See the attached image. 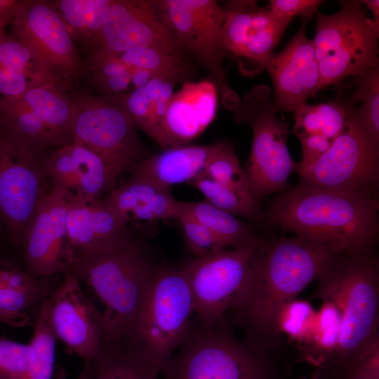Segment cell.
I'll return each instance as SVG.
<instances>
[{
	"instance_id": "cell-1",
	"label": "cell",
	"mask_w": 379,
	"mask_h": 379,
	"mask_svg": "<svg viewBox=\"0 0 379 379\" xmlns=\"http://www.w3.org/2000/svg\"><path fill=\"white\" fill-rule=\"evenodd\" d=\"M341 252L329 244L302 237L261 240L250 258V275L232 321L241 328L246 342L270 352L279 334L281 308L321 276Z\"/></svg>"
},
{
	"instance_id": "cell-2",
	"label": "cell",
	"mask_w": 379,
	"mask_h": 379,
	"mask_svg": "<svg viewBox=\"0 0 379 379\" xmlns=\"http://www.w3.org/2000/svg\"><path fill=\"white\" fill-rule=\"evenodd\" d=\"M375 196L299 185L279 195L268 221L285 232L352 253H372L379 232Z\"/></svg>"
},
{
	"instance_id": "cell-3",
	"label": "cell",
	"mask_w": 379,
	"mask_h": 379,
	"mask_svg": "<svg viewBox=\"0 0 379 379\" xmlns=\"http://www.w3.org/2000/svg\"><path fill=\"white\" fill-rule=\"evenodd\" d=\"M314 298L341 316L338 345L324 374L343 376L379 344V265L372 253L341 251L318 278Z\"/></svg>"
},
{
	"instance_id": "cell-4",
	"label": "cell",
	"mask_w": 379,
	"mask_h": 379,
	"mask_svg": "<svg viewBox=\"0 0 379 379\" xmlns=\"http://www.w3.org/2000/svg\"><path fill=\"white\" fill-rule=\"evenodd\" d=\"M194 314L193 298L182 269L157 267L124 330L121 347L145 356L161 370L187 338Z\"/></svg>"
},
{
	"instance_id": "cell-5",
	"label": "cell",
	"mask_w": 379,
	"mask_h": 379,
	"mask_svg": "<svg viewBox=\"0 0 379 379\" xmlns=\"http://www.w3.org/2000/svg\"><path fill=\"white\" fill-rule=\"evenodd\" d=\"M157 268L135 240L81 262L75 272L105 307L102 347H121L124 330L138 309Z\"/></svg>"
},
{
	"instance_id": "cell-6",
	"label": "cell",
	"mask_w": 379,
	"mask_h": 379,
	"mask_svg": "<svg viewBox=\"0 0 379 379\" xmlns=\"http://www.w3.org/2000/svg\"><path fill=\"white\" fill-rule=\"evenodd\" d=\"M176 352L163 379H272L270 352L238 339L225 317L213 326L192 325Z\"/></svg>"
},
{
	"instance_id": "cell-7",
	"label": "cell",
	"mask_w": 379,
	"mask_h": 379,
	"mask_svg": "<svg viewBox=\"0 0 379 379\" xmlns=\"http://www.w3.org/2000/svg\"><path fill=\"white\" fill-rule=\"evenodd\" d=\"M333 14H317L312 41L319 90L378 66L379 22L368 18L361 1H339Z\"/></svg>"
},
{
	"instance_id": "cell-8",
	"label": "cell",
	"mask_w": 379,
	"mask_h": 379,
	"mask_svg": "<svg viewBox=\"0 0 379 379\" xmlns=\"http://www.w3.org/2000/svg\"><path fill=\"white\" fill-rule=\"evenodd\" d=\"M51 149L0 124V216L13 246L51 190L45 168Z\"/></svg>"
},
{
	"instance_id": "cell-9",
	"label": "cell",
	"mask_w": 379,
	"mask_h": 379,
	"mask_svg": "<svg viewBox=\"0 0 379 379\" xmlns=\"http://www.w3.org/2000/svg\"><path fill=\"white\" fill-rule=\"evenodd\" d=\"M237 122L249 125L253 141L245 169L251 193L259 203L272 193L284 190L289 176L297 171L288 151V124L278 116L267 85L247 91L233 111Z\"/></svg>"
},
{
	"instance_id": "cell-10",
	"label": "cell",
	"mask_w": 379,
	"mask_h": 379,
	"mask_svg": "<svg viewBox=\"0 0 379 379\" xmlns=\"http://www.w3.org/2000/svg\"><path fill=\"white\" fill-rule=\"evenodd\" d=\"M73 142L95 154L119 173L149 157L126 111L121 93L72 92Z\"/></svg>"
},
{
	"instance_id": "cell-11",
	"label": "cell",
	"mask_w": 379,
	"mask_h": 379,
	"mask_svg": "<svg viewBox=\"0 0 379 379\" xmlns=\"http://www.w3.org/2000/svg\"><path fill=\"white\" fill-rule=\"evenodd\" d=\"M177 43L213 77L222 105L233 112L240 96L228 84L223 60L229 56L222 37L225 11L215 0H155Z\"/></svg>"
},
{
	"instance_id": "cell-12",
	"label": "cell",
	"mask_w": 379,
	"mask_h": 379,
	"mask_svg": "<svg viewBox=\"0 0 379 379\" xmlns=\"http://www.w3.org/2000/svg\"><path fill=\"white\" fill-rule=\"evenodd\" d=\"M10 24L13 36L32 51L58 86L67 93L75 90L84 63L51 1L20 0Z\"/></svg>"
},
{
	"instance_id": "cell-13",
	"label": "cell",
	"mask_w": 379,
	"mask_h": 379,
	"mask_svg": "<svg viewBox=\"0 0 379 379\" xmlns=\"http://www.w3.org/2000/svg\"><path fill=\"white\" fill-rule=\"evenodd\" d=\"M298 173L301 185L374 196L379 179V148L368 140L350 106L341 134L311 166Z\"/></svg>"
},
{
	"instance_id": "cell-14",
	"label": "cell",
	"mask_w": 379,
	"mask_h": 379,
	"mask_svg": "<svg viewBox=\"0 0 379 379\" xmlns=\"http://www.w3.org/2000/svg\"><path fill=\"white\" fill-rule=\"evenodd\" d=\"M256 245L195 258L182 268L200 326H215L237 305L248 281L250 258Z\"/></svg>"
},
{
	"instance_id": "cell-15",
	"label": "cell",
	"mask_w": 379,
	"mask_h": 379,
	"mask_svg": "<svg viewBox=\"0 0 379 379\" xmlns=\"http://www.w3.org/2000/svg\"><path fill=\"white\" fill-rule=\"evenodd\" d=\"M87 47L88 53L114 56L149 48L190 60L164 22L155 0H112L100 32Z\"/></svg>"
},
{
	"instance_id": "cell-16",
	"label": "cell",
	"mask_w": 379,
	"mask_h": 379,
	"mask_svg": "<svg viewBox=\"0 0 379 379\" xmlns=\"http://www.w3.org/2000/svg\"><path fill=\"white\" fill-rule=\"evenodd\" d=\"M67 208L65 197L51 190L39 205L22 238L20 246L25 270L34 278L75 273L67 236Z\"/></svg>"
},
{
	"instance_id": "cell-17",
	"label": "cell",
	"mask_w": 379,
	"mask_h": 379,
	"mask_svg": "<svg viewBox=\"0 0 379 379\" xmlns=\"http://www.w3.org/2000/svg\"><path fill=\"white\" fill-rule=\"evenodd\" d=\"M44 305L56 338L84 362L91 361L103 344L102 314L83 292L77 274H65Z\"/></svg>"
},
{
	"instance_id": "cell-18",
	"label": "cell",
	"mask_w": 379,
	"mask_h": 379,
	"mask_svg": "<svg viewBox=\"0 0 379 379\" xmlns=\"http://www.w3.org/2000/svg\"><path fill=\"white\" fill-rule=\"evenodd\" d=\"M222 8V37L229 55L253 64L256 72L266 69L291 21L276 18L254 0L227 1Z\"/></svg>"
},
{
	"instance_id": "cell-19",
	"label": "cell",
	"mask_w": 379,
	"mask_h": 379,
	"mask_svg": "<svg viewBox=\"0 0 379 379\" xmlns=\"http://www.w3.org/2000/svg\"><path fill=\"white\" fill-rule=\"evenodd\" d=\"M45 168L51 190L69 203L100 199L121 175L89 149L72 142L51 149Z\"/></svg>"
},
{
	"instance_id": "cell-20",
	"label": "cell",
	"mask_w": 379,
	"mask_h": 379,
	"mask_svg": "<svg viewBox=\"0 0 379 379\" xmlns=\"http://www.w3.org/2000/svg\"><path fill=\"white\" fill-rule=\"evenodd\" d=\"M302 23L284 48L275 53L266 70L273 86V105L278 113H294L319 91L320 74L312 40Z\"/></svg>"
},
{
	"instance_id": "cell-21",
	"label": "cell",
	"mask_w": 379,
	"mask_h": 379,
	"mask_svg": "<svg viewBox=\"0 0 379 379\" xmlns=\"http://www.w3.org/2000/svg\"><path fill=\"white\" fill-rule=\"evenodd\" d=\"M66 225L75 272L83 261L134 240L128 225L102 199L68 202Z\"/></svg>"
},
{
	"instance_id": "cell-22",
	"label": "cell",
	"mask_w": 379,
	"mask_h": 379,
	"mask_svg": "<svg viewBox=\"0 0 379 379\" xmlns=\"http://www.w3.org/2000/svg\"><path fill=\"white\" fill-rule=\"evenodd\" d=\"M219 93L213 81H187L173 93L164 117L159 146L162 150L187 145L213 121Z\"/></svg>"
},
{
	"instance_id": "cell-23",
	"label": "cell",
	"mask_w": 379,
	"mask_h": 379,
	"mask_svg": "<svg viewBox=\"0 0 379 379\" xmlns=\"http://www.w3.org/2000/svg\"><path fill=\"white\" fill-rule=\"evenodd\" d=\"M350 113L346 100L305 104L294 113V132L301 143L302 159L296 171L311 166L343 131Z\"/></svg>"
},
{
	"instance_id": "cell-24",
	"label": "cell",
	"mask_w": 379,
	"mask_h": 379,
	"mask_svg": "<svg viewBox=\"0 0 379 379\" xmlns=\"http://www.w3.org/2000/svg\"><path fill=\"white\" fill-rule=\"evenodd\" d=\"M218 146V142L168 148L136 162L128 172L164 188L190 183L204 173Z\"/></svg>"
},
{
	"instance_id": "cell-25",
	"label": "cell",
	"mask_w": 379,
	"mask_h": 379,
	"mask_svg": "<svg viewBox=\"0 0 379 379\" xmlns=\"http://www.w3.org/2000/svg\"><path fill=\"white\" fill-rule=\"evenodd\" d=\"M27 109L52 135L59 147L73 142V99L55 83L30 88L19 96L6 98Z\"/></svg>"
},
{
	"instance_id": "cell-26",
	"label": "cell",
	"mask_w": 379,
	"mask_h": 379,
	"mask_svg": "<svg viewBox=\"0 0 379 379\" xmlns=\"http://www.w3.org/2000/svg\"><path fill=\"white\" fill-rule=\"evenodd\" d=\"M48 83L57 84L32 51L5 29L1 31L0 98H15Z\"/></svg>"
},
{
	"instance_id": "cell-27",
	"label": "cell",
	"mask_w": 379,
	"mask_h": 379,
	"mask_svg": "<svg viewBox=\"0 0 379 379\" xmlns=\"http://www.w3.org/2000/svg\"><path fill=\"white\" fill-rule=\"evenodd\" d=\"M182 207L209 230L224 246L241 248L256 245L259 239L252 228L234 215L218 208L206 201H181Z\"/></svg>"
},
{
	"instance_id": "cell-28",
	"label": "cell",
	"mask_w": 379,
	"mask_h": 379,
	"mask_svg": "<svg viewBox=\"0 0 379 379\" xmlns=\"http://www.w3.org/2000/svg\"><path fill=\"white\" fill-rule=\"evenodd\" d=\"M112 0L51 1L74 41L88 46L100 32Z\"/></svg>"
},
{
	"instance_id": "cell-29",
	"label": "cell",
	"mask_w": 379,
	"mask_h": 379,
	"mask_svg": "<svg viewBox=\"0 0 379 379\" xmlns=\"http://www.w3.org/2000/svg\"><path fill=\"white\" fill-rule=\"evenodd\" d=\"M322 302L316 312L312 331L307 340L300 345V350L305 361L324 371L338 345L341 316L335 305Z\"/></svg>"
},
{
	"instance_id": "cell-30",
	"label": "cell",
	"mask_w": 379,
	"mask_h": 379,
	"mask_svg": "<svg viewBox=\"0 0 379 379\" xmlns=\"http://www.w3.org/2000/svg\"><path fill=\"white\" fill-rule=\"evenodd\" d=\"M96 379H159V366L136 352L102 347L91 361Z\"/></svg>"
},
{
	"instance_id": "cell-31",
	"label": "cell",
	"mask_w": 379,
	"mask_h": 379,
	"mask_svg": "<svg viewBox=\"0 0 379 379\" xmlns=\"http://www.w3.org/2000/svg\"><path fill=\"white\" fill-rule=\"evenodd\" d=\"M354 93L347 100L371 143L379 148V66L354 77Z\"/></svg>"
},
{
	"instance_id": "cell-32",
	"label": "cell",
	"mask_w": 379,
	"mask_h": 379,
	"mask_svg": "<svg viewBox=\"0 0 379 379\" xmlns=\"http://www.w3.org/2000/svg\"><path fill=\"white\" fill-rule=\"evenodd\" d=\"M131 67L145 69L157 76L175 80L182 84L193 81L194 65L188 60L164 51L142 48L127 51L117 55Z\"/></svg>"
},
{
	"instance_id": "cell-33",
	"label": "cell",
	"mask_w": 379,
	"mask_h": 379,
	"mask_svg": "<svg viewBox=\"0 0 379 379\" xmlns=\"http://www.w3.org/2000/svg\"><path fill=\"white\" fill-rule=\"evenodd\" d=\"M190 183L204 195V201L218 208L253 220L263 219L259 203L249 192L224 185L203 174Z\"/></svg>"
},
{
	"instance_id": "cell-34",
	"label": "cell",
	"mask_w": 379,
	"mask_h": 379,
	"mask_svg": "<svg viewBox=\"0 0 379 379\" xmlns=\"http://www.w3.org/2000/svg\"><path fill=\"white\" fill-rule=\"evenodd\" d=\"M56 339L50 326L44 301L39 305L34 333L29 343L31 347L29 363L21 379H51Z\"/></svg>"
},
{
	"instance_id": "cell-35",
	"label": "cell",
	"mask_w": 379,
	"mask_h": 379,
	"mask_svg": "<svg viewBox=\"0 0 379 379\" xmlns=\"http://www.w3.org/2000/svg\"><path fill=\"white\" fill-rule=\"evenodd\" d=\"M202 174L224 185L251 192L245 168L234 147L228 143L218 142Z\"/></svg>"
},
{
	"instance_id": "cell-36",
	"label": "cell",
	"mask_w": 379,
	"mask_h": 379,
	"mask_svg": "<svg viewBox=\"0 0 379 379\" xmlns=\"http://www.w3.org/2000/svg\"><path fill=\"white\" fill-rule=\"evenodd\" d=\"M164 189L166 188L146 179L131 175L125 182L110 191L102 201L125 222L124 218L128 213Z\"/></svg>"
},
{
	"instance_id": "cell-37",
	"label": "cell",
	"mask_w": 379,
	"mask_h": 379,
	"mask_svg": "<svg viewBox=\"0 0 379 379\" xmlns=\"http://www.w3.org/2000/svg\"><path fill=\"white\" fill-rule=\"evenodd\" d=\"M316 312L307 301L293 299L280 310L277 319L278 333H285L300 345L308 338L314 322Z\"/></svg>"
},
{
	"instance_id": "cell-38",
	"label": "cell",
	"mask_w": 379,
	"mask_h": 379,
	"mask_svg": "<svg viewBox=\"0 0 379 379\" xmlns=\"http://www.w3.org/2000/svg\"><path fill=\"white\" fill-rule=\"evenodd\" d=\"M167 79L156 77L143 86L121 93L124 108L137 129L147 133L152 107Z\"/></svg>"
},
{
	"instance_id": "cell-39",
	"label": "cell",
	"mask_w": 379,
	"mask_h": 379,
	"mask_svg": "<svg viewBox=\"0 0 379 379\" xmlns=\"http://www.w3.org/2000/svg\"><path fill=\"white\" fill-rule=\"evenodd\" d=\"M175 218L180 221L187 246L196 258L206 256L225 248L209 230L182 207L181 201H179Z\"/></svg>"
},
{
	"instance_id": "cell-40",
	"label": "cell",
	"mask_w": 379,
	"mask_h": 379,
	"mask_svg": "<svg viewBox=\"0 0 379 379\" xmlns=\"http://www.w3.org/2000/svg\"><path fill=\"white\" fill-rule=\"evenodd\" d=\"M47 277L36 279L30 284L0 291V312L17 314L41 305L48 296Z\"/></svg>"
},
{
	"instance_id": "cell-41",
	"label": "cell",
	"mask_w": 379,
	"mask_h": 379,
	"mask_svg": "<svg viewBox=\"0 0 379 379\" xmlns=\"http://www.w3.org/2000/svg\"><path fill=\"white\" fill-rule=\"evenodd\" d=\"M179 201L172 195L170 188L164 189L141 206L128 213L124 220L128 225L135 221L159 220L175 218Z\"/></svg>"
},
{
	"instance_id": "cell-42",
	"label": "cell",
	"mask_w": 379,
	"mask_h": 379,
	"mask_svg": "<svg viewBox=\"0 0 379 379\" xmlns=\"http://www.w3.org/2000/svg\"><path fill=\"white\" fill-rule=\"evenodd\" d=\"M31 347L0 337V379H21L29 363Z\"/></svg>"
},
{
	"instance_id": "cell-43",
	"label": "cell",
	"mask_w": 379,
	"mask_h": 379,
	"mask_svg": "<svg viewBox=\"0 0 379 379\" xmlns=\"http://www.w3.org/2000/svg\"><path fill=\"white\" fill-rule=\"evenodd\" d=\"M324 2L321 0H270L267 6L277 18L292 20L301 16L302 20L310 21Z\"/></svg>"
},
{
	"instance_id": "cell-44",
	"label": "cell",
	"mask_w": 379,
	"mask_h": 379,
	"mask_svg": "<svg viewBox=\"0 0 379 379\" xmlns=\"http://www.w3.org/2000/svg\"><path fill=\"white\" fill-rule=\"evenodd\" d=\"M177 84L175 80H166L151 109L146 134L154 139L157 144L160 140L161 124Z\"/></svg>"
},
{
	"instance_id": "cell-45",
	"label": "cell",
	"mask_w": 379,
	"mask_h": 379,
	"mask_svg": "<svg viewBox=\"0 0 379 379\" xmlns=\"http://www.w3.org/2000/svg\"><path fill=\"white\" fill-rule=\"evenodd\" d=\"M341 379H379V344L355 364Z\"/></svg>"
},
{
	"instance_id": "cell-46",
	"label": "cell",
	"mask_w": 379,
	"mask_h": 379,
	"mask_svg": "<svg viewBox=\"0 0 379 379\" xmlns=\"http://www.w3.org/2000/svg\"><path fill=\"white\" fill-rule=\"evenodd\" d=\"M27 280V274L17 262L9 258H0V291L22 286Z\"/></svg>"
},
{
	"instance_id": "cell-47",
	"label": "cell",
	"mask_w": 379,
	"mask_h": 379,
	"mask_svg": "<svg viewBox=\"0 0 379 379\" xmlns=\"http://www.w3.org/2000/svg\"><path fill=\"white\" fill-rule=\"evenodd\" d=\"M20 0H0V32L11 23Z\"/></svg>"
},
{
	"instance_id": "cell-48",
	"label": "cell",
	"mask_w": 379,
	"mask_h": 379,
	"mask_svg": "<svg viewBox=\"0 0 379 379\" xmlns=\"http://www.w3.org/2000/svg\"><path fill=\"white\" fill-rule=\"evenodd\" d=\"M130 73L131 77V84L134 85V88L143 86L154 77H159L145 69L131 66Z\"/></svg>"
},
{
	"instance_id": "cell-49",
	"label": "cell",
	"mask_w": 379,
	"mask_h": 379,
	"mask_svg": "<svg viewBox=\"0 0 379 379\" xmlns=\"http://www.w3.org/2000/svg\"><path fill=\"white\" fill-rule=\"evenodd\" d=\"M0 322L13 327L21 328L29 322V317L26 313L10 314L0 312Z\"/></svg>"
},
{
	"instance_id": "cell-50",
	"label": "cell",
	"mask_w": 379,
	"mask_h": 379,
	"mask_svg": "<svg viewBox=\"0 0 379 379\" xmlns=\"http://www.w3.org/2000/svg\"><path fill=\"white\" fill-rule=\"evenodd\" d=\"M75 379H96L94 368L91 361H85L81 372Z\"/></svg>"
},
{
	"instance_id": "cell-51",
	"label": "cell",
	"mask_w": 379,
	"mask_h": 379,
	"mask_svg": "<svg viewBox=\"0 0 379 379\" xmlns=\"http://www.w3.org/2000/svg\"><path fill=\"white\" fill-rule=\"evenodd\" d=\"M363 5L368 8L373 15V20L379 22V1L378 0H364L361 1Z\"/></svg>"
},
{
	"instance_id": "cell-52",
	"label": "cell",
	"mask_w": 379,
	"mask_h": 379,
	"mask_svg": "<svg viewBox=\"0 0 379 379\" xmlns=\"http://www.w3.org/2000/svg\"><path fill=\"white\" fill-rule=\"evenodd\" d=\"M4 232L6 233L5 227H4V222L2 221V219H1V218L0 216V238H1V234Z\"/></svg>"
},
{
	"instance_id": "cell-53",
	"label": "cell",
	"mask_w": 379,
	"mask_h": 379,
	"mask_svg": "<svg viewBox=\"0 0 379 379\" xmlns=\"http://www.w3.org/2000/svg\"><path fill=\"white\" fill-rule=\"evenodd\" d=\"M312 379H331V378H326V377H324L318 374L317 375L314 376Z\"/></svg>"
},
{
	"instance_id": "cell-54",
	"label": "cell",
	"mask_w": 379,
	"mask_h": 379,
	"mask_svg": "<svg viewBox=\"0 0 379 379\" xmlns=\"http://www.w3.org/2000/svg\"><path fill=\"white\" fill-rule=\"evenodd\" d=\"M299 379H307V378H299Z\"/></svg>"
}]
</instances>
